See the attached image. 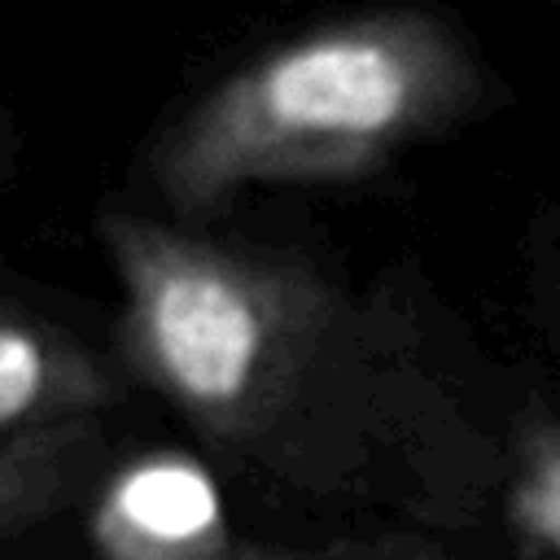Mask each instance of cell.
<instances>
[{"instance_id": "cell-3", "label": "cell", "mask_w": 560, "mask_h": 560, "mask_svg": "<svg viewBox=\"0 0 560 560\" xmlns=\"http://www.w3.org/2000/svg\"><path fill=\"white\" fill-rule=\"evenodd\" d=\"M118 398V372L83 337L0 302V438L96 420Z\"/></svg>"}, {"instance_id": "cell-2", "label": "cell", "mask_w": 560, "mask_h": 560, "mask_svg": "<svg viewBox=\"0 0 560 560\" xmlns=\"http://www.w3.org/2000/svg\"><path fill=\"white\" fill-rule=\"evenodd\" d=\"M101 241L122 293V363L206 442L258 455L319 346V276L289 254L118 206L101 210Z\"/></svg>"}, {"instance_id": "cell-5", "label": "cell", "mask_w": 560, "mask_h": 560, "mask_svg": "<svg viewBox=\"0 0 560 560\" xmlns=\"http://www.w3.org/2000/svg\"><path fill=\"white\" fill-rule=\"evenodd\" d=\"M101 459V424L79 420L0 438V542L18 538L83 494Z\"/></svg>"}, {"instance_id": "cell-8", "label": "cell", "mask_w": 560, "mask_h": 560, "mask_svg": "<svg viewBox=\"0 0 560 560\" xmlns=\"http://www.w3.org/2000/svg\"><path fill=\"white\" fill-rule=\"evenodd\" d=\"M0 153H4V131H0Z\"/></svg>"}, {"instance_id": "cell-6", "label": "cell", "mask_w": 560, "mask_h": 560, "mask_svg": "<svg viewBox=\"0 0 560 560\" xmlns=\"http://www.w3.org/2000/svg\"><path fill=\"white\" fill-rule=\"evenodd\" d=\"M512 521L534 547L560 556V429H542L529 438L512 490Z\"/></svg>"}, {"instance_id": "cell-7", "label": "cell", "mask_w": 560, "mask_h": 560, "mask_svg": "<svg viewBox=\"0 0 560 560\" xmlns=\"http://www.w3.org/2000/svg\"><path fill=\"white\" fill-rule=\"evenodd\" d=\"M210 560H293V556H271V551H258V547H223Z\"/></svg>"}, {"instance_id": "cell-4", "label": "cell", "mask_w": 560, "mask_h": 560, "mask_svg": "<svg viewBox=\"0 0 560 560\" xmlns=\"http://www.w3.org/2000/svg\"><path fill=\"white\" fill-rule=\"evenodd\" d=\"M96 538L105 560H210L228 547L206 477L166 459L109 486Z\"/></svg>"}, {"instance_id": "cell-1", "label": "cell", "mask_w": 560, "mask_h": 560, "mask_svg": "<svg viewBox=\"0 0 560 560\" xmlns=\"http://www.w3.org/2000/svg\"><path fill=\"white\" fill-rule=\"evenodd\" d=\"M472 96L455 35L416 9L337 18L267 44L158 131L144 171L184 219L267 184H346Z\"/></svg>"}]
</instances>
